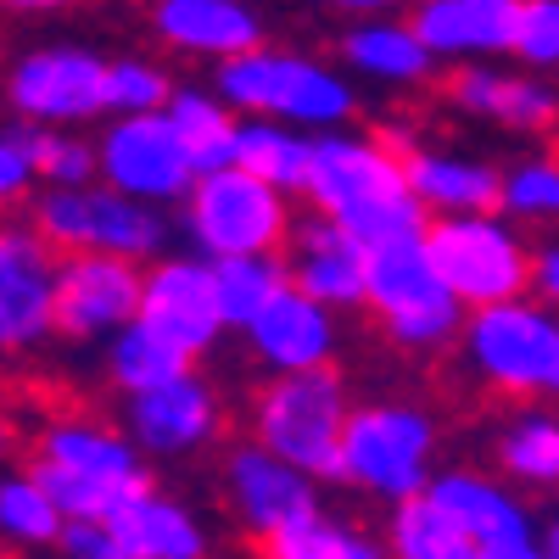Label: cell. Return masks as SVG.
<instances>
[{"label":"cell","mask_w":559,"mask_h":559,"mask_svg":"<svg viewBox=\"0 0 559 559\" xmlns=\"http://www.w3.org/2000/svg\"><path fill=\"white\" fill-rule=\"evenodd\" d=\"M313 213L336 218L342 229L364 247H381L397 236H419L431 224V213L419 207L414 185H408V163L397 146L376 134H347V129H324L319 146H313V174H308V191Z\"/></svg>","instance_id":"1"},{"label":"cell","mask_w":559,"mask_h":559,"mask_svg":"<svg viewBox=\"0 0 559 559\" xmlns=\"http://www.w3.org/2000/svg\"><path fill=\"white\" fill-rule=\"evenodd\" d=\"M68 526V509L51 498L34 471H17L0 481V537L12 548H57Z\"/></svg>","instance_id":"33"},{"label":"cell","mask_w":559,"mask_h":559,"mask_svg":"<svg viewBox=\"0 0 559 559\" xmlns=\"http://www.w3.org/2000/svg\"><path fill=\"white\" fill-rule=\"evenodd\" d=\"M431 492L471 532L481 559H537L543 554V526L503 481H492L481 471H442V476H431Z\"/></svg>","instance_id":"17"},{"label":"cell","mask_w":559,"mask_h":559,"mask_svg":"<svg viewBox=\"0 0 559 559\" xmlns=\"http://www.w3.org/2000/svg\"><path fill=\"white\" fill-rule=\"evenodd\" d=\"M140 448L123 431L102 426V419H51L39 431V448H34V476L51 487V498L68 509V515H112V509L152 487L146 464H140Z\"/></svg>","instance_id":"4"},{"label":"cell","mask_w":559,"mask_h":559,"mask_svg":"<svg viewBox=\"0 0 559 559\" xmlns=\"http://www.w3.org/2000/svg\"><path fill=\"white\" fill-rule=\"evenodd\" d=\"M174 118V129L185 134V146H191L197 168L213 174L224 163H236V129H241V112L229 107L218 90H197V84H174V96L163 107Z\"/></svg>","instance_id":"29"},{"label":"cell","mask_w":559,"mask_h":559,"mask_svg":"<svg viewBox=\"0 0 559 559\" xmlns=\"http://www.w3.org/2000/svg\"><path fill=\"white\" fill-rule=\"evenodd\" d=\"M342 62H347V73L381 84V90H414L431 79L437 51L419 39V28L408 17L381 12V17H358L342 34Z\"/></svg>","instance_id":"26"},{"label":"cell","mask_w":559,"mask_h":559,"mask_svg":"<svg viewBox=\"0 0 559 559\" xmlns=\"http://www.w3.org/2000/svg\"><path fill=\"white\" fill-rule=\"evenodd\" d=\"M532 297H543L559 313V241H548V247L532 252Z\"/></svg>","instance_id":"41"},{"label":"cell","mask_w":559,"mask_h":559,"mask_svg":"<svg viewBox=\"0 0 559 559\" xmlns=\"http://www.w3.org/2000/svg\"><path fill=\"white\" fill-rule=\"evenodd\" d=\"M224 498H229L236 526L252 543H269L292 521H302L308 509H319V476L252 437L247 448H236L224 459Z\"/></svg>","instance_id":"14"},{"label":"cell","mask_w":559,"mask_h":559,"mask_svg":"<svg viewBox=\"0 0 559 559\" xmlns=\"http://www.w3.org/2000/svg\"><path fill=\"white\" fill-rule=\"evenodd\" d=\"M152 34L179 57L229 62L263 45V17L247 0H152Z\"/></svg>","instance_id":"23"},{"label":"cell","mask_w":559,"mask_h":559,"mask_svg":"<svg viewBox=\"0 0 559 559\" xmlns=\"http://www.w3.org/2000/svg\"><path fill=\"white\" fill-rule=\"evenodd\" d=\"M123 426L152 459H185L218 437V397L207 381H197L185 369V376H174L163 386L134 392L123 408Z\"/></svg>","instance_id":"18"},{"label":"cell","mask_w":559,"mask_h":559,"mask_svg":"<svg viewBox=\"0 0 559 559\" xmlns=\"http://www.w3.org/2000/svg\"><path fill=\"white\" fill-rule=\"evenodd\" d=\"M408 163V185L419 207L431 218L442 213H503V168L464 157V152H442V146H414L403 152Z\"/></svg>","instance_id":"25"},{"label":"cell","mask_w":559,"mask_h":559,"mask_svg":"<svg viewBox=\"0 0 559 559\" xmlns=\"http://www.w3.org/2000/svg\"><path fill=\"white\" fill-rule=\"evenodd\" d=\"M107 526L118 537V559H202L207 554V526L197 521V509L157 487L129 492L107 515Z\"/></svg>","instance_id":"24"},{"label":"cell","mask_w":559,"mask_h":559,"mask_svg":"<svg viewBox=\"0 0 559 559\" xmlns=\"http://www.w3.org/2000/svg\"><path fill=\"white\" fill-rule=\"evenodd\" d=\"M347 386L331 364L319 369H292L274 376L258 392L252 408V437L269 442L274 453H286L292 464L313 471L319 481H342V437H347Z\"/></svg>","instance_id":"8"},{"label":"cell","mask_w":559,"mask_h":559,"mask_svg":"<svg viewBox=\"0 0 559 559\" xmlns=\"http://www.w3.org/2000/svg\"><path fill=\"white\" fill-rule=\"evenodd\" d=\"M437 419L414 403H369L353 408L342 437V481L376 503H403L431 487Z\"/></svg>","instance_id":"9"},{"label":"cell","mask_w":559,"mask_h":559,"mask_svg":"<svg viewBox=\"0 0 559 559\" xmlns=\"http://www.w3.org/2000/svg\"><path fill=\"white\" fill-rule=\"evenodd\" d=\"M292 286H302L308 297L342 308H364V286H369V247L342 229L336 218L313 213L308 224L292 229Z\"/></svg>","instance_id":"22"},{"label":"cell","mask_w":559,"mask_h":559,"mask_svg":"<svg viewBox=\"0 0 559 559\" xmlns=\"http://www.w3.org/2000/svg\"><path fill=\"white\" fill-rule=\"evenodd\" d=\"M174 96V79L146 57L107 62V112H163Z\"/></svg>","instance_id":"36"},{"label":"cell","mask_w":559,"mask_h":559,"mask_svg":"<svg viewBox=\"0 0 559 559\" xmlns=\"http://www.w3.org/2000/svg\"><path fill=\"white\" fill-rule=\"evenodd\" d=\"M498 471L526 492H559V414L526 408L498 431Z\"/></svg>","instance_id":"31"},{"label":"cell","mask_w":559,"mask_h":559,"mask_svg":"<svg viewBox=\"0 0 559 559\" xmlns=\"http://www.w3.org/2000/svg\"><path fill=\"white\" fill-rule=\"evenodd\" d=\"M386 554L397 559H481L471 532L453 521V509L426 487L403 503H392V521H386Z\"/></svg>","instance_id":"28"},{"label":"cell","mask_w":559,"mask_h":559,"mask_svg":"<svg viewBox=\"0 0 559 559\" xmlns=\"http://www.w3.org/2000/svg\"><path fill=\"white\" fill-rule=\"evenodd\" d=\"M57 548L68 559H118V537H112V526L102 515H68Z\"/></svg>","instance_id":"40"},{"label":"cell","mask_w":559,"mask_h":559,"mask_svg":"<svg viewBox=\"0 0 559 559\" xmlns=\"http://www.w3.org/2000/svg\"><path fill=\"white\" fill-rule=\"evenodd\" d=\"M247 353L269 376H292V369H319L336 353V308L308 297L302 286H280L274 302L247 324Z\"/></svg>","instance_id":"19"},{"label":"cell","mask_w":559,"mask_h":559,"mask_svg":"<svg viewBox=\"0 0 559 559\" xmlns=\"http://www.w3.org/2000/svg\"><path fill=\"white\" fill-rule=\"evenodd\" d=\"M102 358H107V381H112L123 397L146 392V386H163V381L185 376V369L197 364L191 353H179L168 336H157L146 319H129L123 331H112Z\"/></svg>","instance_id":"30"},{"label":"cell","mask_w":559,"mask_h":559,"mask_svg":"<svg viewBox=\"0 0 559 559\" xmlns=\"http://www.w3.org/2000/svg\"><path fill=\"white\" fill-rule=\"evenodd\" d=\"M408 23L437 51V62H492L515 51L521 0H414Z\"/></svg>","instance_id":"21"},{"label":"cell","mask_w":559,"mask_h":559,"mask_svg":"<svg viewBox=\"0 0 559 559\" xmlns=\"http://www.w3.org/2000/svg\"><path fill=\"white\" fill-rule=\"evenodd\" d=\"M73 0H7V12H62Z\"/></svg>","instance_id":"43"},{"label":"cell","mask_w":559,"mask_h":559,"mask_svg":"<svg viewBox=\"0 0 559 559\" xmlns=\"http://www.w3.org/2000/svg\"><path fill=\"white\" fill-rule=\"evenodd\" d=\"M543 554H554V559H559V515L543 526Z\"/></svg>","instance_id":"44"},{"label":"cell","mask_w":559,"mask_h":559,"mask_svg":"<svg viewBox=\"0 0 559 559\" xmlns=\"http://www.w3.org/2000/svg\"><path fill=\"white\" fill-rule=\"evenodd\" d=\"M515 57L537 73H559V0H521Z\"/></svg>","instance_id":"39"},{"label":"cell","mask_w":559,"mask_h":559,"mask_svg":"<svg viewBox=\"0 0 559 559\" xmlns=\"http://www.w3.org/2000/svg\"><path fill=\"white\" fill-rule=\"evenodd\" d=\"M459 353L487 386L509 397H559V313L543 297L471 308Z\"/></svg>","instance_id":"7"},{"label":"cell","mask_w":559,"mask_h":559,"mask_svg":"<svg viewBox=\"0 0 559 559\" xmlns=\"http://www.w3.org/2000/svg\"><path fill=\"white\" fill-rule=\"evenodd\" d=\"M426 247L464 308L532 292V252L498 213H442L426 224Z\"/></svg>","instance_id":"10"},{"label":"cell","mask_w":559,"mask_h":559,"mask_svg":"<svg viewBox=\"0 0 559 559\" xmlns=\"http://www.w3.org/2000/svg\"><path fill=\"white\" fill-rule=\"evenodd\" d=\"M168 207H152L107 179L90 185H45L34 197V229L57 252H118L134 263H152L168 252Z\"/></svg>","instance_id":"5"},{"label":"cell","mask_w":559,"mask_h":559,"mask_svg":"<svg viewBox=\"0 0 559 559\" xmlns=\"http://www.w3.org/2000/svg\"><path fill=\"white\" fill-rule=\"evenodd\" d=\"M292 191L274 179L224 163L213 174H197L191 197L179 202V229L202 258H236V252H280L292 241Z\"/></svg>","instance_id":"6"},{"label":"cell","mask_w":559,"mask_h":559,"mask_svg":"<svg viewBox=\"0 0 559 559\" xmlns=\"http://www.w3.org/2000/svg\"><path fill=\"white\" fill-rule=\"evenodd\" d=\"M313 146L319 134L297 129V123H280V118H252L241 112L236 129V163L274 179L280 191H308V174H313Z\"/></svg>","instance_id":"27"},{"label":"cell","mask_w":559,"mask_h":559,"mask_svg":"<svg viewBox=\"0 0 559 559\" xmlns=\"http://www.w3.org/2000/svg\"><path fill=\"white\" fill-rule=\"evenodd\" d=\"M39 179V123L17 118L0 129V197L7 202H23Z\"/></svg>","instance_id":"38"},{"label":"cell","mask_w":559,"mask_h":559,"mask_svg":"<svg viewBox=\"0 0 559 559\" xmlns=\"http://www.w3.org/2000/svg\"><path fill=\"white\" fill-rule=\"evenodd\" d=\"M448 102L464 118H487L509 134H543L559 123V84L532 73H503L492 62H459L448 79Z\"/></svg>","instance_id":"20"},{"label":"cell","mask_w":559,"mask_h":559,"mask_svg":"<svg viewBox=\"0 0 559 559\" xmlns=\"http://www.w3.org/2000/svg\"><path fill=\"white\" fill-rule=\"evenodd\" d=\"M140 319L157 336H168L179 353H213L218 336L229 331V319L218 308V286H213V258L202 252H163L146 263V297H140Z\"/></svg>","instance_id":"15"},{"label":"cell","mask_w":559,"mask_h":559,"mask_svg":"<svg viewBox=\"0 0 559 559\" xmlns=\"http://www.w3.org/2000/svg\"><path fill=\"white\" fill-rule=\"evenodd\" d=\"M102 179V152L90 140L39 123V185H90Z\"/></svg>","instance_id":"37"},{"label":"cell","mask_w":559,"mask_h":559,"mask_svg":"<svg viewBox=\"0 0 559 559\" xmlns=\"http://www.w3.org/2000/svg\"><path fill=\"white\" fill-rule=\"evenodd\" d=\"M140 297H146V263L118 252L57 258V336L68 342H107L140 319Z\"/></svg>","instance_id":"13"},{"label":"cell","mask_w":559,"mask_h":559,"mask_svg":"<svg viewBox=\"0 0 559 559\" xmlns=\"http://www.w3.org/2000/svg\"><path fill=\"white\" fill-rule=\"evenodd\" d=\"M96 152H102V179L152 207H179L202 174L168 112H112Z\"/></svg>","instance_id":"11"},{"label":"cell","mask_w":559,"mask_h":559,"mask_svg":"<svg viewBox=\"0 0 559 559\" xmlns=\"http://www.w3.org/2000/svg\"><path fill=\"white\" fill-rule=\"evenodd\" d=\"M364 308L376 313L386 342H397L403 353H442L448 342L464 336V319H471V308L442 280V269L426 247V229L369 247Z\"/></svg>","instance_id":"3"},{"label":"cell","mask_w":559,"mask_h":559,"mask_svg":"<svg viewBox=\"0 0 559 559\" xmlns=\"http://www.w3.org/2000/svg\"><path fill=\"white\" fill-rule=\"evenodd\" d=\"M213 286H218V308L229 319V331H247V324L274 302V292L292 286V263H280V252L213 258Z\"/></svg>","instance_id":"32"},{"label":"cell","mask_w":559,"mask_h":559,"mask_svg":"<svg viewBox=\"0 0 559 559\" xmlns=\"http://www.w3.org/2000/svg\"><path fill=\"white\" fill-rule=\"evenodd\" d=\"M263 548L274 559H376V554H386V543L364 537L353 521H336V515H324V509H308L302 521H292Z\"/></svg>","instance_id":"34"},{"label":"cell","mask_w":559,"mask_h":559,"mask_svg":"<svg viewBox=\"0 0 559 559\" xmlns=\"http://www.w3.org/2000/svg\"><path fill=\"white\" fill-rule=\"evenodd\" d=\"M324 12H347V17H381V12H397L403 0H313Z\"/></svg>","instance_id":"42"},{"label":"cell","mask_w":559,"mask_h":559,"mask_svg":"<svg viewBox=\"0 0 559 559\" xmlns=\"http://www.w3.org/2000/svg\"><path fill=\"white\" fill-rule=\"evenodd\" d=\"M7 102L28 123L79 129L107 112V62L84 45H34L7 73Z\"/></svg>","instance_id":"12"},{"label":"cell","mask_w":559,"mask_h":559,"mask_svg":"<svg viewBox=\"0 0 559 559\" xmlns=\"http://www.w3.org/2000/svg\"><path fill=\"white\" fill-rule=\"evenodd\" d=\"M57 247L39 229L0 236V342L7 353H28L57 336Z\"/></svg>","instance_id":"16"},{"label":"cell","mask_w":559,"mask_h":559,"mask_svg":"<svg viewBox=\"0 0 559 559\" xmlns=\"http://www.w3.org/2000/svg\"><path fill=\"white\" fill-rule=\"evenodd\" d=\"M213 90L236 112L280 118L313 134L342 129L358 112V90L347 84V73H336L331 62H319L308 51H269V45L213 62Z\"/></svg>","instance_id":"2"},{"label":"cell","mask_w":559,"mask_h":559,"mask_svg":"<svg viewBox=\"0 0 559 559\" xmlns=\"http://www.w3.org/2000/svg\"><path fill=\"white\" fill-rule=\"evenodd\" d=\"M503 218L559 224V163L554 157H521L503 168Z\"/></svg>","instance_id":"35"}]
</instances>
